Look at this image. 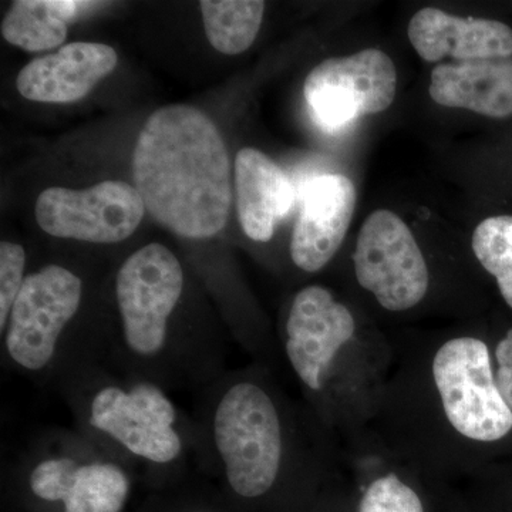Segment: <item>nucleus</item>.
Returning a JSON list of instances; mask_svg holds the SVG:
<instances>
[{
	"label": "nucleus",
	"instance_id": "0eeeda50",
	"mask_svg": "<svg viewBox=\"0 0 512 512\" xmlns=\"http://www.w3.org/2000/svg\"><path fill=\"white\" fill-rule=\"evenodd\" d=\"M433 379L448 423L461 437L493 443L510 433L512 412L498 390L483 340H447L434 356Z\"/></svg>",
	"mask_w": 512,
	"mask_h": 512
},
{
	"label": "nucleus",
	"instance_id": "f257e3e1",
	"mask_svg": "<svg viewBox=\"0 0 512 512\" xmlns=\"http://www.w3.org/2000/svg\"><path fill=\"white\" fill-rule=\"evenodd\" d=\"M131 170L148 214L177 237L208 239L227 225L231 161L204 111L187 104L154 111L138 134Z\"/></svg>",
	"mask_w": 512,
	"mask_h": 512
},
{
	"label": "nucleus",
	"instance_id": "ddd939ff",
	"mask_svg": "<svg viewBox=\"0 0 512 512\" xmlns=\"http://www.w3.org/2000/svg\"><path fill=\"white\" fill-rule=\"evenodd\" d=\"M119 63L116 50L103 43L73 42L26 64L16 79L25 99L39 103L82 100L113 73Z\"/></svg>",
	"mask_w": 512,
	"mask_h": 512
},
{
	"label": "nucleus",
	"instance_id": "f03ea898",
	"mask_svg": "<svg viewBox=\"0 0 512 512\" xmlns=\"http://www.w3.org/2000/svg\"><path fill=\"white\" fill-rule=\"evenodd\" d=\"M77 431L131 473V467L167 471L200 461V430L160 384L124 375L82 357L57 375Z\"/></svg>",
	"mask_w": 512,
	"mask_h": 512
},
{
	"label": "nucleus",
	"instance_id": "2eb2a0df",
	"mask_svg": "<svg viewBox=\"0 0 512 512\" xmlns=\"http://www.w3.org/2000/svg\"><path fill=\"white\" fill-rule=\"evenodd\" d=\"M234 173L242 231L252 241H271L276 224L295 201L291 180L271 158L251 147L238 151Z\"/></svg>",
	"mask_w": 512,
	"mask_h": 512
},
{
	"label": "nucleus",
	"instance_id": "7ed1b4c3",
	"mask_svg": "<svg viewBox=\"0 0 512 512\" xmlns=\"http://www.w3.org/2000/svg\"><path fill=\"white\" fill-rule=\"evenodd\" d=\"M185 292L178 256L153 242L133 252L116 275L119 338L94 359L170 387L204 389L224 373V359L185 338L177 311Z\"/></svg>",
	"mask_w": 512,
	"mask_h": 512
},
{
	"label": "nucleus",
	"instance_id": "9d476101",
	"mask_svg": "<svg viewBox=\"0 0 512 512\" xmlns=\"http://www.w3.org/2000/svg\"><path fill=\"white\" fill-rule=\"evenodd\" d=\"M146 211L140 192L124 181H103L86 190L47 188L36 202L37 224L46 234L90 244L126 241Z\"/></svg>",
	"mask_w": 512,
	"mask_h": 512
},
{
	"label": "nucleus",
	"instance_id": "412c9836",
	"mask_svg": "<svg viewBox=\"0 0 512 512\" xmlns=\"http://www.w3.org/2000/svg\"><path fill=\"white\" fill-rule=\"evenodd\" d=\"M25 248L13 242L0 244V332L5 329L13 303L25 284L26 275Z\"/></svg>",
	"mask_w": 512,
	"mask_h": 512
},
{
	"label": "nucleus",
	"instance_id": "20e7f679",
	"mask_svg": "<svg viewBox=\"0 0 512 512\" xmlns=\"http://www.w3.org/2000/svg\"><path fill=\"white\" fill-rule=\"evenodd\" d=\"M202 466H214L244 500L264 497L284 470L288 439L274 393L249 373H222L202 389Z\"/></svg>",
	"mask_w": 512,
	"mask_h": 512
},
{
	"label": "nucleus",
	"instance_id": "1a4fd4ad",
	"mask_svg": "<svg viewBox=\"0 0 512 512\" xmlns=\"http://www.w3.org/2000/svg\"><path fill=\"white\" fill-rule=\"evenodd\" d=\"M393 60L379 49L318 64L303 86L306 103L320 127L338 131L357 119L389 109L396 96Z\"/></svg>",
	"mask_w": 512,
	"mask_h": 512
},
{
	"label": "nucleus",
	"instance_id": "f3484780",
	"mask_svg": "<svg viewBox=\"0 0 512 512\" xmlns=\"http://www.w3.org/2000/svg\"><path fill=\"white\" fill-rule=\"evenodd\" d=\"M94 2L77 0H18L2 20L3 39L26 52H47L62 45L67 25Z\"/></svg>",
	"mask_w": 512,
	"mask_h": 512
},
{
	"label": "nucleus",
	"instance_id": "5701e85b",
	"mask_svg": "<svg viewBox=\"0 0 512 512\" xmlns=\"http://www.w3.org/2000/svg\"><path fill=\"white\" fill-rule=\"evenodd\" d=\"M191 512H210V511L197 510V511H191Z\"/></svg>",
	"mask_w": 512,
	"mask_h": 512
},
{
	"label": "nucleus",
	"instance_id": "dca6fc26",
	"mask_svg": "<svg viewBox=\"0 0 512 512\" xmlns=\"http://www.w3.org/2000/svg\"><path fill=\"white\" fill-rule=\"evenodd\" d=\"M429 93L440 106L505 119L512 116V60L439 64L431 72Z\"/></svg>",
	"mask_w": 512,
	"mask_h": 512
},
{
	"label": "nucleus",
	"instance_id": "9b49d317",
	"mask_svg": "<svg viewBox=\"0 0 512 512\" xmlns=\"http://www.w3.org/2000/svg\"><path fill=\"white\" fill-rule=\"evenodd\" d=\"M355 332L352 313L329 289L312 285L296 293L286 319L285 353L309 392H322L336 355Z\"/></svg>",
	"mask_w": 512,
	"mask_h": 512
},
{
	"label": "nucleus",
	"instance_id": "6ab92c4d",
	"mask_svg": "<svg viewBox=\"0 0 512 512\" xmlns=\"http://www.w3.org/2000/svg\"><path fill=\"white\" fill-rule=\"evenodd\" d=\"M473 251L488 274L497 279L504 301L512 308V217L487 218L473 234Z\"/></svg>",
	"mask_w": 512,
	"mask_h": 512
},
{
	"label": "nucleus",
	"instance_id": "423d86ee",
	"mask_svg": "<svg viewBox=\"0 0 512 512\" xmlns=\"http://www.w3.org/2000/svg\"><path fill=\"white\" fill-rule=\"evenodd\" d=\"M83 296V279L66 266L30 272L0 332L9 365L26 375L57 377L70 362L66 332Z\"/></svg>",
	"mask_w": 512,
	"mask_h": 512
},
{
	"label": "nucleus",
	"instance_id": "f8f14e48",
	"mask_svg": "<svg viewBox=\"0 0 512 512\" xmlns=\"http://www.w3.org/2000/svg\"><path fill=\"white\" fill-rule=\"evenodd\" d=\"M356 201L355 185L345 175L323 174L308 181L292 232L293 264L309 274L325 268L345 241Z\"/></svg>",
	"mask_w": 512,
	"mask_h": 512
},
{
	"label": "nucleus",
	"instance_id": "4be33fe9",
	"mask_svg": "<svg viewBox=\"0 0 512 512\" xmlns=\"http://www.w3.org/2000/svg\"><path fill=\"white\" fill-rule=\"evenodd\" d=\"M495 359H497L498 366L495 382H497L504 402L512 412V329L508 330L505 338L498 343L497 349H495Z\"/></svg>",
	"mask_w": 512,
	"mask_h": 512
},
{
	"label": "nucleus",
	"instance_id": "a211bd4d",
	"mask_svg": "<svg viewBox=\"0 0 512 512\" xmlns=\"http://www.w3.org/2000/svg\"><path fill=\"white\" fill-rule=\"evenodd\" d=\"M205 33L212 47L222 55L245 52L258 36L264 19L261 0H202L200 3Z\"/></svg>",
	"mask_w": 512,
	"mask_h": 512
},
{
	"label": "nucleus",
	"instance_id": "aec40b11",
	"mask_svg": "<svg viewBox=\"0 0 512 512\" xmlns=\"http://www.w3.org/2000/svg\"><path fill=\"white\" fill-rule=\"evenodd\" d=\"M360 512H424L419 495L394 474L377 478L367 488Z\"/></svg>",
	"mask_w": 512,
	"mask_h": 512
},
{
	"label": "nucleus",
	"instance_id": "39448f33",
	"mask_svg": "<svg viewBox=\"0 0 512 512\" xmlns=\"http://www.w3.org/2000/svg\"><path fill=\"white\" fill-rule=\"evenodd\" d=\"M29 493L63 512H121L131 476L80 431H50L33 441L20 458Z\"/></svg>",
	"mask_w": 512,
	"mask_h": 512
},
{
	"label": "nucleus",
	"instance_id": "4468645a",
	"mask_svg": "<svg viewBox=\"0 0 512 512\" xmlns=\"http://www.w3.org/2000/svg\"><path fill=\"white\" fill-rule=\"evenodd\" d=\"M407 36L417 55L430 63L447 56L476 62L512 55L510 26L498 20L458 18L436 8L419 10L410 20Z\"/></svg>",
	"mask_w": 512,
	"mask_h": 512
},
{
	"label": "nucleus",
	"instance_id": "6e6552de",
	"mask_svg": "<svg viewBox=\"0 0 512 512\" xmlns=\"http://www.w3.org/2000/svg\"><path fill=\"white\" fill-rule=\"evenodd\" d=\"M357 282L390 312L409 311L429 291V268L402 218L379 210L366 218L353 255Z\"/></svg>",
	"mask_w": 512,
	"mask_h": 512
}]
</instances>
